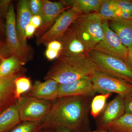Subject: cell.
<instances>
[{
    "label": "cell",
    "mask_w": 132,
    "mask_h": 132,
    "mask_svg": "<svg viewBox=\"0 0 132 132\" xmlns=\"http://www.w3.org/2000/svg\"><path fill=\"white\" fill-rule=\"evenodd\" d=\"M86 96L59 98L53 103L43 120L44 128L64 127L80 130L86 122L87 112Z\"/></svg>",
    "instance_id": "6da1fadb"
},
{
    "label": "cell",
    "mask_w": 132,
    "mask_h": 132,
    "mask_svg": "<svg viewBox=\"0 0 132 132\" xmlns=\"http://www.w3.org/2000/svg\"><path fill=\"white\" fill-rule=\"evenodd\" d=\"M99 71L88 56L68 57L59 56L45 76V80H54L59 84L73 82L92 77Z\"/></svg>",
    "instance_id": "7a4b0ae2"
},
{
    "label": "cell",
    "mask_w": 132,
    "mask_h": 132,
    "mask_svg": "<svg viewBox=\"0 0 132 132\" xmlns=\"http://www.w3.org/2000/svg\"><path fill=\"white\" fill-rule=\"evenodd\" d=\"M103 21L98 12H93L80 15L71 25L89 52L103 39Z\"/></svg>",
    "instance_id": "3957f363"
},
{
    "label": "cell",
    "mask_w": 132,
    "mask_h": 132,
    "mask_svg": "<svg viewBox=\"0 0 132 132\" xmlns=\"http://www.w3.org/2000/svg\"><path fill=\"white\" fill-rule=\"evenodd\" d=\"M5 24L6 47L11 56L15 57L23 64L32 60V50L28 45H23L18 38L16 31V18L13 3L9 5L6 16Z\"/></svg>",
    "instance_id": "277c9868"
},
{
    "label": "cell",
    "mask_w": 132,
    "mask_h": 132,
    "mask_svg": "<svg viewBox=\"0 0 132 132\" xmlns=\"http://www.w3.org/2000/svg\"><path fill=\"white\" fill-rule=\"evenodd\" d=\"M88 55L99 71L132 85V69L125 62L94 50Z\"/></svg>",
    "instance_id": "5b68a950"
},
{
    "label": "cell",
    "mask_w": 132,
    "mask_h": 132,
    "mask_svg": "<svg viewBox=\"0 0 132 132\" xmlns=\"http://www.w3.org/2000/svg\"><path fill=\"white\" fill-rule=\"evenodd\" d=\"M21 121H42L49 113L52 102L31 96H22L15 103Z\"/></svg>",
    "instance_id": "8992f818"
},
{
    "label": "cell",
    "mask_w": 132,
    "mask_h": 132,
    "mask_svg": "<svg viewBox=\"0 0 132 132\" xmlns=\"http://www.w3.org/2000/svg\"><path fill=\"white\" fill-rule=\"evenodd\" d=\"M94 92L117 94L125 98L132 95V85L98 71L91 78Z\"/></svg>",
    "instance_id": "52a82bcc"
},
{
    "label": "cell",
    "mask_w": 132,
    "mask_h": 132,
    "mask_svg": "<svg viewBox=\"0 0 132 132\" xmlns=\"http://www.w3.org/2000/svg\"><path fill=\"white\" fill-rule=\"evenodd\" d=\"M102 27L104 38L93 50L126 62L128 49L123 45L117 34L110 28L108 21L103 20Z\"/></svg>",
    "instance_id": "ba28073f"
},
{
    "label": "cell",
    "mask_w": 132,
    "mask_h": 132,
    "mask_svg": "<svg viewBox=\"0 0 132 132\" xmlns=\"http://www.w3.org/2000/svg\"><path fill=\"white\" fill-rule=\"evenodd\" d=\"M80 14L73 7L66 10L43 35L37 39V45L46 44L57 40L65 32Z\"/></svg>",
    "instance_id": "9c48e42d"
},
{
    "label": "cell",
    "mask_w": 132,
    "mask_h": 132,
    "mask_svg": "<svg viewBox=\"0 0 132 132\" xmlns=\"http://www.w3.org/2000/svg\"><path fill=\"white\" fill-rule=\"evenodd\" d=\"M42 24L35 33L37 39L43 35L52 27L59 16L66 10L71 7H66L61 1L52 2L42 0Z\"/></svg>",
    "instance_id": "30bf717a"
},
{
    "label": "cell",
    "mask_w": 132,
    "mask_h": 132,
    "mask_svg": "<svg viewBox=\"0 0 132 132\" xmlns=\"http://www.w3.org/2000/svg\"><path fill=\"white\" fill-rule=\"evenodd\" d=\"M57 40L61 43L62 49L60 56L68 57L88 56L89 52L78 38L72 26Z\"/></svg>",
    "instance_id": "8fae6325"
},
{
    "label": "cell",
    "mask_w": 132,
    "mask_h": 132,
    "mask_svg": "<svg viewBox=\"0 0 132 132\" xmlns=\"http://www.w3.org/2000/svg\"><path fill=\"white\" fill-rule=\"evenodd\" d=\"M91 78L86 77L67 84H59V98L87 96L94 93Z\"/></svg>",
    "instance_id": "7c38bea8"
},
{
    "label": "cell",
    "mask_w": 132,
    "mask_h": 132,
    "mask_svg": "<svg viewBox=\"0 0 132 132\" xmlns=\"http://www.w3.org/2000/svg\"><path fill=\"white\" fill-rule=\"evenodd\" d=\"M59 84L54 80L49 79L42 82L36 81L28 92V95L50 102L59 98Z\"/></svg>",
    "instance_id": "4fadbf2b"
},
{
    "label": "cell",
    "mask_w": 132,
    "mask_h": 132,
    "mask_svg": "<svg viewBox=\"0 0 132 132\" xmlns=\"http://www.w3.org/2000/svg\"><path fill=\"white\" fill-rule=\"evenodd\" d=\"M125 113L124 97L117 95L107 105L102 118L100 128H102L117 120Z\"/></svg>",
    "instance_id": "5bb4252c"
},
{
    "label": "cell",
    "mask_w": 132,
    "mask_h": 132,
    "mask_svg": "<svg viewBox=\"0 0 132 132\" xmlns=\"http://www.w3.org/2000/svg\"><path fill=\"white\" fill-rule=\"evenodd\" d=\"M17 10L16 24L18 38L22 45H27L25 39V30L27 26L30 23L32 16L29 6V1H20Z\"/></svg>",
    "instance_id": "9a60e30c"
},
{
    "label": "cell",
    "mask_w": 132,
    "mask_h": 132,
    "mask_svg": "<svg viewBox=\"0 0 132 132\" xmlns=\"http://www.w3.org/2000/svg\"><path fill=\"white\" fill-rule=\"evenodd\" d=\"M109 25L125 47L128 49L132 47V20L119 19L110 21Z\"/></svg>",
    "instance_id": "2e32d148"
},
{
    "label": "cell",
    "mask_w": 132,
    "mask_h": 132,
    "mask_svg": "<svg viewBox=\"0 0 132 132\" xmlns=\"http://www.w3.org/2000/svg\"><path fill=\"white\" fill-rule=\"evenodd\" d=\"M20 74L19 73L0 78V111L13 101H16L14 96V81Z\"/></svg>",
    "instance_id": "e0dca14e"
},
{
    "label": "cell",
    "mask_w": 132,
    "mask_h": 132,
    "mask_svg": "<svg viewBox=\"0 0 132 132\" xmlns=\"http://www.w3.org/2000/svg\"><path fill=\"white\" fill-rule=\"evenodd\" d=\"M21 122L15 103L12 104L0 113V132L11 130Z\"/></svg>",
    "instance_id": "ac0fdd59"
},
{
    "label": "cell",
    "mask_w": 132,
    "mask_h": 132,
    "mask_svg": "<svg viewBox=\"0 0 132 132\" xmlns=\"http://www.w3.org/2000/svg\"><path fill=\"white\" fill-rule=\"evenodd\" d=\"M103 0L62 1L66 7L73 8L80 15L98 12Z\"/></svg>",
    "instance_id": "d6986e66"
},
{
    "label": "cell",
    "mask_w": 132,
    "mask_h": 132,
    "mask_svg": "<svg viewBox=\"0 0 132 132\" xmlns=\"http://www.w3.org/2000/svg\"><path fill=\"white\" fill-rule=\"evenodd\" d=\"M23 65L20 62L12 56L3 59L0 63V78L21 72Z\"/></svg>",
    "instance_id": "ffe728a7"
},
{
    "label": "cell",
    "mask_w": 132,
    "mask_h": 132,
    "mask_svg": "<svg viewBox=\"0 0 132 132\" xmlns=\"http://www.w3.org/2000/svg\"><path fill=\"white\" fill-rule=\"evenodd\" d=\"M100 129L116 132H132V114L125 113L117 120Z\"/></svg>",
    "instance_id": "44dd1931"
},
{
    "label": "cell",
    "mask_w": 132,
    "mask_h": 132,
    "mask_svg": "<svg viewBox=\"0 0 132 132\" xmlns=\"http://www.w3.org/2000/svg\"><path fill=\"white\" fill-rule=\"evenodd\" d=\"M117 9L113 0H103L98 13L103 20L110 21L120 19L116 12Z\"/></svg>",
    "instance_id": "7402d4cb"
},
{
    "label": "cell",
    "mask_w": 132,
    "mask_h": 132,
    "mask_svg": "<svg viewBox=\"0 0 132 132\" xmlns=\"http://www.w3.org/2000/svg\"><path fill=\"white\" fill-rule=\"evenodd\" d=\"M14 86L15 98L17 100L21 98L23 94L30 90L32 85L29 78L20 75L15 80Z\"/></svg>",
    "instance_id": "603a6c76"
},
{
    "label": "cell",
    "mask_w": 132,
    "mask_h": 132,
    "mask_svg": "<svg viewBox=\"0 0 132 132\" xmlns=\"http://www.w3.org/2000/svg\"><path fill=\"white\" fill-rule=\"evenodd\" d=\"M44 128L42 121H21L9 132H39Z\"/></svg>",
    "instance_id": "cb8c5ba5"
},
{
    "label": "cell",
    "mask_w": 132,
    "mask_h": 132,
    "mask_svg": "<svg viewBox=\"0 0 132 132\" xmlns=\"http://www.w3.org/2000/svg\"><path fill=\"white\" fill-rule=\"evenodd\" d=\"M111 94H101L96 95L92 100L91 104V114L94 118H96L104 110L107 100Z\"/></svg>",
    "instance_id": "d4e9b609"
},
{
    "label": "cell",
    "mask_w": 132,
    "mask_h": 132,
    "mask_svg": "<svg viewBox=\"0 0 132 132\" xmlns=\"http://www.w3.org/2000/svg\"><path fill=\"white\" fill-rule=\"evenodd\" d=\"M29 6L33 15L41 16L42 11V0H31L29 1Z\"/></svg>",
    "instance_id": "484cf974"
},
{
    "label": "cell",
    "mask_w": 132,
    "mask_h": 132,
    "mask_svg": "<svg viewBox=\"0 0 132 132\" xmlns=\"http://www.w3.org/2000/svg\"><path fill=\"white\" fill-rule=\"evenodd\" d=\"M119 9L132 14V1L129 0H113Z\"/></svg>",
    "instance_id": "4316f807"
},
{
    "label": "cell",
    "mask_w": 132,
    "mask_h": 132,
    "mask_svg": "<svg viewBox=\"0 0 132 132\" xmlns=\"http://www.w3.org/2000/svg\"><path fill=\"white\" fill-rule=\"evenodd\" d=\"M125 113L132 114V95L124 98Z\"/></svg>",
    "instance_id": "83f0119b"
},
{
    "label": "cell",
    "mask_w": 132,
    "mask_h": 132,
    "mask_svg": "<svg viewBox=\"0 0 132 132\" xmlns=\"http://www.w3.org/2000/svg\"><path fill=\"white\" fill-rule=\"evenodd\" d=\"M60 52L53 50L47 48L45 52V56L50 61L57 59L60 56Z\"/></svg>",
    "instance_id": "f1b7e54d"
},
{
    "label": "cell",
    "mask_w": 132,
    "mask_h": 132,
    "mask_svg": "<svg viewBox=\"0 0 132 132\" xmlns=\"http://www.w3.org/2000/svg\"><path fill=\"white\" fill-rule=\"evenodd\" d=\"M47 48L58 51L60 53L62 49V45L59 40L52 41L47 44Z\"/></svg>",
    "instance_id": "f546056e"
},
{
    "label": "cell",
    "mask_w": 132,
    "mask_h": 132,
    "mask_svg": "<svg viewBox=\"0 0 132 132\" xmlns=\"http://www.w3.org/2000/svg\"><path fill=\"white\" fill-rule=\"evenodd\" d=\"M116 12L118 17L120 19L132 20V14L119 9L118 8Z\"/></svg>",
    "instance_id": "4dcf8cb0"
},
{
    "label": "cell",
    "mask_w": 132,
    "mask_h": 132,
    "mask_svg": "<svg viewBox=\"0 0 132 132\" xmlns=\"http://www.w3.org/2000/svg\"><path fill=\"white\" fill-rule=\"evenodd\" d=\"M36 29L31 23H29L25 30V40L26 41L27 38H31L33 36L36 32Z\"/></svg>",
    "instance_id": "1f68e13d"
},
{
    "label": "cell",
    "mask_w": 132,
    "mask_h": 132,
    "mask_svg": "<svg viewBox=\"0 0 132 132\" xmlns=\"http://www.w3.org/2000/svg\"><path fill=\"white\" fill-rule=\"evenodd\" d=\"M42 22V17L41 15H33L31 18L30 23H31L36 29H38L41 26Z\"/></svg>",
    "instance_id": "d6a6232c"
},
{
    "label": "cell",
    "mask_w": 132,
    "mask_h": 132,
    "mask_svg": "<svg viewBox=\"0 0 132 132\" xmlns=\"http://www.w3.org/2000/svg\"><path fill=\"white\" fill-rule=\"evenodd\" d=\"M54 129L53 132H89L88 131L76 132L75 131L70 130L68 128L64 127H57L53 128Z\"/></svg>",
    "instance_id": "836d02e7"
},
{
    "label": "cell",
    "mask_w": 132,
    "mask_h": 132,
    "mask_svg": "<svg viewBox=\"0 0 132 132\" xmlns=\"http://www.w3.org/2000/svg\"><path fill=\"white\" fill-rule=\"evenodd\" d=\"M126 62L132 69V47L128 49L127 60Z\"/></svg>",
    "instance_id": "e575fe53"
},
{
    "label": "cell",
    "mask_w": 132,
    "mask_h": 132,
    "mask_svg": "<svg viewBox=\"0 0 132 132\" xmlns=\"http://www.w3.org/2000/svg\"><path fill=\"white\" fill-rule=\"evenodd\" d=\"M3 43H0V61H1L3 59H4L3 57Z\"/></svg>",
    "instance_id": "d590c367"
},
{
    "label": "cell",
    "mask_w": 132,
    "mask_h": 132,
    "mask_svg": "<svg viewBox=\"0 0 132 132\" xmlns=\"http://www.w3.org/2000/svg\"><path fill=\"white\" fill-rule=\"evenodd\" d=\"M9 3V1H0V6Z\"/></svg>",
    "instance_id": "8d00e7d4"
},
{
    "label": "cell",
    "mask_w": 132,
    "mask_h": 132,
    "mask_svg": "<svg viewBox=\"0 0 132 132\" xmlns=\"http://www.w3.org/2000/svg\"><path fill=\"white\" fill-rule=\"evenodd\" d=\"M92 132H108L105 130H102V129H100V130H96V131H94Z\"/></svg>",
    "instance_id": "74e56055"
},
{
    "label": "cell",
    "mask_w": 132,
    "mask_h": 132,
    "mask_svg": "<svg viewBox=\"0 0 132 132\" xmlns=\"http://www.w3.org/2000/svg\"><path fill=\"white\" fill-rule=\"evenodd\" d=\"M42 129L39 132H50L49 131H47V130H42Z\"/></svg>",
    "instance_id": "f35d334b"
},
{
    "label": "cell",
    "mask_w": 132,
    "mask_h": 132,
    "mask_svg": "<svg viewBox=\"0 0 132 132\" xmlns=\"http://www.w3.org/2000/svg\"><path fill=\"white\" fill-rule=\"evenodd\" d=\"M109 132H116L115 131H111V130H110V131H109Z\"/></svg>",
    "instance_id": "ab89813d"
},
{
    "label": "cell",
    "mask_w": 132,
    "mask_h": 132,
    "mask_svg": "<svg viewBox=\"0 0 132 132\" xmlns=\"http://www.w3.org/2000/svg\"><path fill=\"white\" fill-rule=\"evenodd\" d=\"M1 62H0V63H1Z\"/></svg>",
    "instance_id": "60d3db41"
},
{
    "label": "cell",
    "mask_w": 132,
    "mask_h": 132,
    "mask_svg": "<svg viewBox=\"0 0 132 132\" xmlns=\"http://www.w3.org/2000/svg\"><path fill=\"white\" fill-rule=\"evenodd\" d=\"M131 1H132V0H131Z\"/></svg>",
    "instance_id": "b9f144b4"
}]
</instances>
